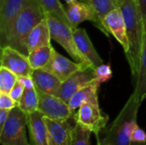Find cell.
Listing matches in <instances>:
<instances>
[{"label":"cell","mask_w":146,"mask_h":145,"mask_svg":"<svg viewBox=\"0 0 146 145\" xmlns=\"http://www.w3.org/2000/svg\"><path fill=\"white\" fill-rule=\"evenodd\" d=\"M131 142L134 143H145L146 142V133L145 132L141 129L139 125H135L132 132H131Z\"/></svg>","instance_id":"83f0119b"},{"label":"cell","mask_w":146,"mask_h":145,"mask_svg":"<svg viewBox=\"0 0 146 145\" xmlns=\"http://www.w3.org/2000/svg\"><path fill=\"white\" fill-rule=\"evenodd\" d=\"M44 17V11L39 3L36 0H30L14 21L3 44L0 47L10 46L28 56L27 38L33 28Z\"/></svg>","instance_id":"7a4b0ae2"},{"label":"cell","mask_w":146,"mask_h":145,"mask_svg":"<svg viewBox=\"0 0 146 145\" xmlns=\"http://www.w3.org/2000/svg\"><path fill=\"white\" fill-rule=\"evenodd\" d=\"M103 24L109 34H112L121 44L125 53L129 50V42L127 34V27L122 12L120 7L109 12L103 19Z\"/></svg>","instance_id":"4fadbf2b"},{"label":"cell","mask_w":146,"mask_h":145,"mask_svg":"<svg viewBox=\"0 0 146 145\" xmlns=\"http://www.w3.org/2000/svg\"><path fill=\"white\" fill-rule=\"evenodd\" d=\"M66 2V3H73V2H75V1H82V0H63Z\"/></svg>","instance_id":"d590c367"},{"label":"cell","mask_w":146,"mask_h":145,"mask_svg":"<svg viewBox=\"0 0 146 145\" xmlns=\"http://www.w3.org/2000/svg\"><path fill=\"white\" fill-rule=\"evenodd\" d=\"M140 105V101L133 92L118 116L105 132L104 138L101 139L104 144L130 145L131 132L138 124L137 116Z\"/></svg>","instance_id":"3957f363"},{"label":"cell","mask_w":146,"mask_h":145,"mask_svg":"<svg viewBox=\"0 0 146 145\" xmlns=\"http://www.w3.org/2000/svg\"><path fill=\"white\" fill-rule=\"evenodd\" d=\"M91 134L92 132L90 131L75 124L72 131L71 142L69 145H92Z\"/></svg>","instance_id":"d4e9b609"},{"label":"cell","mask_w":146,"mask_h":145,"mask_svg":"<svg viewBox=\"0 0 146 145\" xmlns=\"http://www.w3.org/2000/svg\"><path fill=\"white\" fill-rule=\"evenodd\" d=\"M24 91H25L24 85L21 82L17 81L15 83V85H14V87L11 89V91L9 92V96L12 97V99L14 101H15L18 103V102L20 101V99L21 98V97L24 93Z\"/></svg>","instance_id":"f546056e"},{"label":"cell","mask_w":146,"mask_h":145,"mask_svg":"<svg viewBox=\"0 0 146 145\" xmlns=\"http://www.w3.org/2000/svg\"><path fill=\"white\" fill-rule=\"evenodd\" d=\"M75 124L87 129L96 136L105 130L109 121V116L104 114L99 105L92 103H85L77 109L74 115Z\"/></svg>","instance_id":"52a82bcc"},{"label":"cell","mask_w":146,"mask_h":145,"mask_svg":"<svg viewBox=\"0 0 146 145\" xmlns=\"http://www.w3.org/2000/svg\"><path fill=\"white\" fill-rule=\"evenodd\" d=\"M130 145H146V142H145V143H134V142H131Z\"/></svg>","instance_id":"e575fe53"},{"label":"cell","mask_w":146,"mask_h":145,"mask_svg":"<svg viewBox=\"0 0 146 145\" xmlns=\"http://www.w3.org/2000/svg\"><path fill=\"white\" fill-rule=\"evenodd\" d=\"M50 40L51 37L50 27L44 17L33 28L27 38V46L28 52H31L40 47L51 45Z\"/></svg>","instance_id":"d6986e66"},{"label":"cell","mask_w":146,"mask_h":145,"mask_svg":"<svg viewBox=\"0 0 146 145\" xmlns=\"http://www.w3.org/2000/svg\"><path fill=\"white\" fill-rule=\"evenodd\" d=\"M29 145H31V144H29Z\"/></svg>","instance_id":"74e56055"},{"label":"cell","mask_w":146,"mask_h":145,"mask_svg":"<svg viewBox=\"0 0 146 145\" xmlns=\"http://www.w3.org/2000/svg\"><path fill=\"white\" fill-rule=\"evenodd\" d=\"M48 145H69L74 126L68 121H56L45 117Z\"/></svg>","instance_id":"5bb4252c"},{"label":"cell","mask_w":146,"mask_h":145,"mask_svg":"<svg viewBox=\"0 0 146 145\" xmlns=\"http://www.w3.org/2000/svg\"><path fill=\"white\" fill-rule=\"evenodd\" d=\"M133 92L142 103V102L146 99V21H145V33L140 57V66L138 75L133 80Z\"/></svg>","instance_id":"ffe728a7"},{"label":"cell","mask_w":146,"mask_h":145,"mask_svg":"<svg viewBox=\"0 0 146 145\" xmlns=\"http://www.w3.org/2000/svg\"><path fill=\"white\" fill-rule=\"evenodd\" d=\"M1 67L6 68L18 77L31 76L33 71L27 56L10 46L1 48Z\"/></svg>","instance_id":"30bf717a"},{"label":"cell","mask_w":146,"mask_h":145,"mask_svg":"<svg viewBox=\"0 0 146 145\" xmlns=\"http://www.w3.org/2000/svg\"><path fill=\"white\" fill-rule=\"evenodd\" d=\"M44 14L50 27L51 39L55 40L61 46H62L74 62L93 67L92 64L79 51L74 38L73 29L56 16L48 13Z\"/></svg>","instance_id":"5b68a950"},{"label":"cell","mask_w":146,"mask_h":145,"mask_svg":"<svg viewBox=\"0 0 146 145\" xmlns=\"http://www.w3.org/2000/svg\"><path fill=\"white\" fill-rule=\"evenodd\" d=\"M63 8L70 26L73 30L76 29L80 23L89 21H92L106 36L110 35L103 24L102 19L93 6H92L90 3L83 1H75L64 4Z\"/></svg>","instance_id":"8992f818"},{"label":"cell","mask_w":146,"mask_h":145,"mask_svg":"<svg viewBox=\"0 0 146 145\" xmlns=\"http://www.w3.org/2000/svg\"><path fill=\"white\" fill-rule=\"evenodd\" d=\"M38 95V108L45 117L56 121H68L74 117V112L71 110L68 103L60 97L43 92L37 89Z\"/></svg>","instance_id":"ba28073f"},{"label":"cell","mask_w":146,"mask_h":145,"mask_svg":"<svg viewBox=\"0 0 146 145\" xmlns=\"http://www.w3.org/2000/svg\"><path fill=\"white\" fill-rule=\"evenodd\" d=\"M121 1H122V0H115V2L116 3V4L118 5V7L120 6V4H121Z\"/></svg>","instance_id":"8d00e7d4"},{"label":"cell","mask_w":146,"mask_h":145,"mask_svg":"<svg viewBox=\"0 0 146 145\" xmlns=\"http://www.w3.org/2000/svg\"><path fill=\"white\" fill-rule=\"evenodd\" d=\"M100 85L101 84H99L94 79L90 84H88L87 85L80 89L77 93H75L68 103L71 110L75 113V111L85 103L99 105L98 92Z\"/></svg>","instance_id":"ac0fdd59"},{"label":"cell","mask_w":146,"mask_h":145,"mask_svg":"<svg viewBox=\"0 0 146 145\" xmlns=\"http://www.w3.org/2000/svg\"><path fill=\"white\" fill-rule=\"evenodd\" d=\"M113 76V73L110 65L102 64L94 68V79L99 83H105L109 81Z\"/></svg>","instance_id":"4316f807"},{"label":"cell","mask_w":146,"mask_h":145,"mask_svg":"<svg viewBox=\"0 0 146 145\" xmlns=\"http://www.w3.org/2000/svg\"><path fill=\"white\" fill-rule=\"evenodd\" d=\"M17 106L27 115L38 110V95L36 87L25 89L21 98L17 103Z\"/></svg>","instance_id":"7402d4cb"},{"label":"cell","mask_w":146,"mask_h":145,"mask_svg":"<svg viewBox=\"0 0 146 145\" xmlns=\"http://www.w3.org/2000/svg\"><path fill=\"white\" fill-rule=\"evenodd\" d=\"M139 6V9L141 10V13L143 15V17H144V20L145 21H146V0H136Z\"/></svg>","instance_id":"d6a6232c"},{"label":"cell","mask_w":146,"mask_h":145,"mask_svg":"<svg viewBox=\"0 0 146 145\" xmlns=\"http://www.w3.org/2000/svg\"><path fill=\"white\" fill-rule=\"evenodd\" d=\"M31 76L36 89L55 96L62 83L59 78L44 68L33 69Z\"/></svg>","instance_id":"e0dca14e"},{"label":"cell","mask_w":146,"mask_h":145,"mask_svg":"<svg viewBox=\"0 0 146 145\" xmlns=\"http://www.w3.org/2000/svg\"><path fill=\"white\" fill-rule=\"evenodd\" d=\"M27 130L31 145H48L45 116L36 110L27 114Z\"/></svg>","instance_id":"9a60e30c"},{"label":"cell","mask_w":146,"mask_h":145,"mask_svg":"<svg viewBox=\"0 0 146 145\" xmlns=\"http://www.w3.org/2000/svg\"><path fill=\"white\" fill-rule=\"evenodd\" d=\"M17 106V103L12 99L9 94L0 93V109L11 110Z\"/></svg>","instance_id":"f1b7e54d"},{"label":"cell","mask_w":146,"mask_h":145,"mask_svg":"<svg viewBox=\"0 0 146 145\" xmlns=\"http://www.w3.org/2000/svg\"><path fill=\"white\" fill-rule=\"evenodd\" d=\"M9 112H10V110H9V109H0V128L4 125L5 121H7Z\"/></svg>","instance_id":"1f68e13d"},{"label":"cell","mask_w":146,"mask_h":145,"mask_svg":"<svg viewBox=\"0 0 146 145\" xmlns=\"http://www.w3.org/2000/svg\"><path fill=\"white\" fill-rule=\"evenodd\" d=\"M86 68H93V67L83 63H79L74 61L73 62L68 58L63 56L62 55L59 54L54 49L50 62L45 67L42 68L50 71V73L55 74L57 78H59L62 80V82H63L77 71Z\"/></svg>","instance_id":"8fae6325"},{"label":"cell","mask_w":146,"mask_h":145,"mask_svg":"<svg viewBox=\"0 0 146 145\" xmlns=\"http://www.w3.org/2000/svg\"><path fill=\"white\" fill-rule=\"evenodd\" d=\"M82 1L88 3L92 6H93V8L96 9L98 15L102 19V21L104 17L109 12L118 7L115 0H82Z\"/></svg>","instance_id":"484cf974"},{"label":"cell","mask_w":146,"mask_h":145,"mask_svg":"<svg viewBox=\"0 0 146 145\" xmlns=\"http://www.w3.org/2000/svg\"><path fill=\"white\" fill-rule=\"evenodd\" d=\"M97 139H98V144L97 145H107V144H104L102 142V140L100 139L99 136H97Z\"/></svg>","instance_id":"836d02e7"},{"label":"cell","mask_w":146,"mask_h":145,"mask_svg":"<svg viewBox=\"0 0 146 145\" xmlns=\"http://www.w3.org/2000/svg\"><path fill=\"white\" fill-rule=\"evenodd\" d=\"M93 79V68H86L80 69L62 83L56 96L60 97L65 103H68L75 93H77L80 89L90 84Z\"/></svg>","instance_id":"9c48e42d"},{"label":"cell","mask_w":146,"mask_h":145,"mask_svg":"<svg viewBox=\"0 0 146 145\" xmlns=\"http://www.w3.org/2000/svg\"><path fill=\"white\" fill-rule=\"evenodd\" d=\"M73 34L79 51L92 64L94 68L104 64L103 59L97 52L86 31L84 28L77 27L73 30Z\"/></svg>","instance_id":"2e32d148"},{"label":"cell","mask_w":146,"mask_h":145,"mask_svg":"<svg viewBox=\"0 0 146 145\" xmlns=\"http://www.w3.org/2000/svg\"><path fill=\"white\" fill-rule=\"evenodd\" d=\"M119 7L125 20L129 42V50L125 54L134 80L138 75L140 66L145 33V20L136 0H122Z\"/></svg>","instance_id":"6da1fadb"},{"label":"cell","mask_w":146,"mask_h":145,"mask_svg":"<svg viewBox=\"0 0 146 145\" xmlns=\"http://www.w3.org/2000/svg\"><path fill=\"white\" fill-rule=\"evenodd\" d=\"M36 1L42 7L44 13H48L56 16L60 21H62L66 25H68L69 27H71L69 21L67 18L63 8V4H62L60 0H36Z\"/></svg>","instance_id":"603a6c76"},{"label":"cell","mask_w":146,"mask_h":145,"mask_svg":"<svg viewBox=\"0 0 146 145\" xmlns=\"http://www.w3.org/2000/svg\"><path fill=\"white\" fill-rule=\"evenodd\" d=\"M18 81L24 85L25 89H31L35 87L32 76H20L18 77Z\"/></svg>","instance_id":"4dcf8cb0"},{"label":"cell","mask_w":146,"mask_h":145,"mask_svg":"<svg viewBox=\"0 0 146 145\" xmlns=\"http://www.w3.org/2000/svg\"><path fill=\"white\" fill-rule=\"evenodd\" d=\"M54 48L52 45L40 47L31 52H29L27 57L33 69L42 68L45 67L50 62Z\"/></svg>","instance_id":"44dd1931"},{"label":"cell","mask_w":146,"mask_h":145,"mask_svg":"<svg viewBox=\"0 0 146 145\" xmlns=\"http://www.w3.org/2000/svg\"><path fill=\"white\" fill-rule=\"evenodd\" d=\"M18 81V76L6 68L0 67V93L9 94Z\"/></svg>","instance_id":"cb8c5ba5"},{"label":"cell","mask_w":146,"mask_h":145,"mask_svg":"<svg viewBox=\"0 0 146 145\" xmlns=\"http://www.w3.org/2000/svg\"><path fill=\"white\" fill-rule=\"evenodd\" d=\"M27 115L18 106L12 109L7 121L0 128L2 145H29L27 141Z\"/></svg>","instance_id":"277c9868"},{"label":"cell","mask_w":146,"mask_h":145,"mask_svg":"<svg viewBox=\"0 0 146 145\" xmlns=\"http://www.w3.org/2000/svg\"><path fill=\"white\" fill-rule=\"evenodd\" d=\"M30 0H0V45H2L12 24Z\"/></svg>","instance_id":"7c38bea8"}]
</instances>
